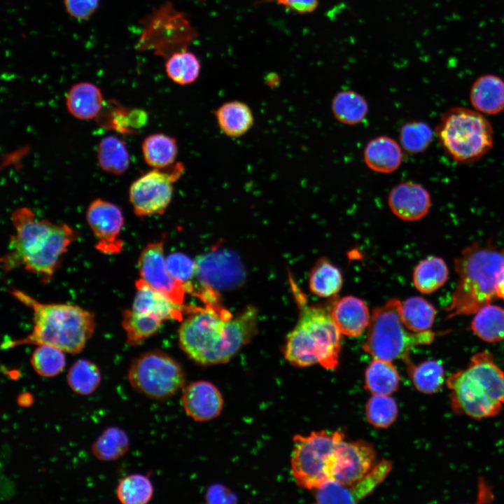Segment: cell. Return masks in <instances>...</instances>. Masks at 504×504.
Returning a JSON list of instances; mask_svg holds the SVG:
<instances>
[{
    "instance_id": "obj_1",
    "label": "cell",
    "mask_w": 504,
    "mask_h": 504,
    "mask_svg": "<svg viewBox=\"0 0 504 504\" xmlns=\"http://www.w3.org/2000/svg\"><path fill=\"white\" fill-rule=\"evenodd\" d=\"M204 303L182 322L179 345L197 364L227 363L257 334L258 309L250 305L233 316L220 300Z\"/></svg>"
},
{
    "instance_id": "obj_2",
    "label": "cell",
    "mask_w": 504,
    "mask_h": 504,
    "mask_svg": "<svg viewBox=\"0 0 504 504\" xmlns=\"http://www.w3.org/2000/svg\"><path fill=\"white\" fill-rule=\"evenodd\" d=\"M15 233L1 258L2 269L8 272L22 266L48 283L59 267L77 233L65 223H53L38 218L27 207L15 210L11 215Z\"/></svg>"
},
{
    "instance_id": "obj_3",
    "label": "cell",
    "mask_w": 504,
    "mask_h": 504,
    "mask_svg": "<svg viewBox=\"0 0 504 504\" xmlns=\"http://www.w3.org/2000/svg\"><path fill=\"white\" fill-rule=\"evenodd\" d=\"M10 293L32 310L34 326L26 337L4 342L2 349L25 344L50 345L76 354L92 336L96 324L91 312L74 304L42 303L18 289H12Z\"/></svg>"
},
{
    "instance_id": "obj_4",
    "label": "cell",
    "mask_w": 504,
    "mask_h": 504,
    "mask_svg": "<svg viewBox=\"0 0 504 504\" xmlns=\"http://www.w3.org/2000/svg\"><path fill=\"white\" fill-rule=\"evenodd\" d=\"M289 282L298 307L297 323L288 335L283 349L285 359L296 367L319 364L334 370L339 363L341 333L330 313V309L311 305L306 295L289 274Z\"/></svg>"
},
{
    "instance_id": "obj_5",
    "label": "cell",
    "mask_w": 504,
    "mask_h": 504,
    "mask_svg": "<svg viewBox=\"0 0 504 504\" xmlns=\"http://www.w3.org/2000/svg\"><path fill=\"white\" fill-rule=\"evenodd\" d=\"M454 269L458 281L445 308L449 319L475 314L496 298L498 282L504 269V245L474 241L455 258Z\"/></svg>"
},
{
    "instance_id": "obj_6",
    "label": "cell",
    "mask_w": 504,
    "mask_h": 504,
    "mask_svg": "<svg viewBox=\"0 0 504 504\" xmlns=\"http://www.w3.org/2000/svg\"><path fill=\"white\" fill-rule=\"evenodd\" d=\"M453 412L475 419L497 415L504 403V371L486 351L475 354L465 369L446 380Z\"/></svg>"
},
{
    "instance_id": "obj_7",
    "label": "cell",
    "mask_w": 504,
    "mask_h": 504,
    "mask_svg": "<svg viewBox=\"0 0 504 504\" xmlns=\"http://www.w3.org/2000/svg\"><path fill=\"white\" fill-rule=\"evenodd\" d=\"M435 132L446 155L459 164L480 160L493 146V130L484 114L457 106L441 116Z\"/></svg>"
},
{
    "instance_id": "obj_8",
    "label": "cell",
    "mask_w": 504,
    "mask_h": 504,
    "mask_svg": "<svg viewBox=\"0 0 504 504\" xmlns=\"http://www.w3.org/2000/svg\"><path fill=\"white\" fill-rule=\"evenodd\" d=\"M400 307L399 300L391 298L373 310L363 347L374 358L407 363L414 347L430 344L435 340L436 333L430 330H409L402 322Z\"/></svg>"
},
{
    "instance_id": "obj_9",
    "label": "cell",
    "mask_w": 504,
    "mask_h": 504,
    "mask_svg": "<svg viewBox=\"0 0 504 504\" xmlns=\"http://www.w3.org/2000/svg\"><path fill=\"white\" fill-rule=\"evenodd\" d=\"M344 439V434L339 430L314 431L308 435L294 436L290 468L299 486L316 490L332 480L335 451Z\"/></svg>"
},
{
    "instance_id": "obj_10",
    "label": "cell",
    "mask_w": 504,
    "mask_h": 504,
    "mask_svg": "<svg viewBox=\"0 0 504 504\" xmlns=\"http://www.w3.org/2000/svg\"><path fill=\"white\" fill-rule=\"evenodd\" d=\"M127 378L135 391L154 400L174 395L186 382L181 365L160 350L146 351L133 359Z\"/></svg>"
},
{
    "instance_id": "obj_11",
    "label": "cell",
    "mask_w": 504,
    "mask_h": 504,
    "mask_svg": "<svg viewBox=\"0 0 504 504\" xmlns=\"http://www.w3.org/2000/svg\"><path fill=\"white\" fill-rule=\"evenodd\" d=\"M184 172L180 162L167 169H153L141 175L131 185L130 203L139 217L162 214L170 204L174 184Z\"/></svg>"
},
{
    "instance_id": "obj_12",
    "label": "cell",
    "mask_w": 504,
    "mask_h": 504,
    "mask_svg": "<svg viewBox=\"0 0 504 504\" xmlns=\"http://www.w3.org/2000/svg\"><path fill=\"white\" fill-rule=\"evenodd\" d=\"M195 262V277L202 288L219 293L237 289L246 281V272L240 257L229 248H212L197 257Z\"/></svg>"
},
{
    "instance_id": "obj_13",
    "label": "cell",
    "mask_w": 504,
    "mask_h": 504,
    "mask_svg": "<svg viewBox=\"0 0 504 504\" xmlns=\"http://www.w3.org/2000/svg\"><path fill=\"white\" fill-rule=\"evenodd\" d=\"M164 238L148 243L141 251L137 261L140 278L162 292L174 303L183 305L186 295L192 291L190 283L175 279L169 272L164 253Z\"/></svg>"
},
{
    "instance_id": "obj_14",
    "label": "cell",
    "mask_w": 504,
    "mask_h": 504,
    "mask_svg": "<svg viewBox=\"0 0 504 504\" xmlns=\"http://www.w3.org/2000/svg\"><path fill=\"white\" fill-rule=\"evenodd\" d=\"M86 220L97 239L95 248L106 255L122 251L123 241L120 238L124 217L120 207L108 201L97 199L86 211Z\"/></svg>"
},
{
    "instance_id": "obj_15",
    "label": "cell",
    "mask_w": 504,
    "mask_h": 504,
    "mask_svg": "<svg viewBox=\"0 0 504 504\" xmlns=\"http://www.w3.org/2000/svg\"><path fill=\"white\" fill-rule=\"evenodd\" d=\"M377 463V453L371 443L344 439L335 451L332 480L344 484L354 483L368 474Z\"/></svg>"
},
{
    "instance_id": "obj_16",
    "label": "cell",
    "mask_w": 504,
    "mask_h": 504,
    "mask_svg": "<svg viewBox=\"0 0 504 504\" xmlns=\"http://www.w3.org/2000/svg\"><path fill=\"white\" fill-rule=\"evenodd\" d=\"M392 468L388 460H382L362 479L349 484L330 480L316 489L318 503H356L372 493L388 476Z\"/></svg>"
},
{
    "instance_id": "obj_17",
    "label": "cell",
    "mask_w": 504,
    "mask_h": 504,
    "mask_svg": "<svg viewBox=\"0 0 504 504\" xmlns=\"http://www.w3.org/2000/svg\"><path fill=\"white\" fill-rule=\"evenodd\" d=\"M181 403L186 414L192 419L207 421L220 414L224 401L216 385L200 380L183 388Z\"/></svg>"
},
{
    "instance_id": "obj_18",
    "label": "cell",
    "mask_w": 504,
    "mask_h": 504,
    "mask_svg": "<svg viewBox=\"0 0 504 504\" xmlns=\"http://www.w3.org/2000/svg\"><path fill=\"white\" fill-rule=\"evenodd\" d=\"M388 204L399 218L405 221H416L424 218L429 211L431 197L422 185L405 181L395 186L388 195Z\"/></svg>"
},
{
    "instance_id": "obj_19",
    "label": "cell",
    "mask_w": 504,
    "mask_h": 504,
    "mask_svg": "<svg viewBox=\"0 0 504 504\" xmlns=\"http://www.w3.org/2000/svg\"><path fill=\"white\" fill-rule=\"evenodd\" d=\"M135 287L136 293L132 309L155 316L163 322L167 320L181 321L185 313L189 314L195 309V307L191 305L174 303L141 278L135 281Z\"/></svg>"
},
{
    "instance_id": "obj_20",
    "label": "cell",
    "mask_w": 504,
    "mask_h": 504,
    "mask_svg": "<svg viewBox=\"0 0 504 504\" xmlns=\"http://www.w3.org/2000/svg\"><path fill=\"white\" fill-rule=\"evenodd\" d=\"M332 319L341 334L358 337L368 327L370 314L366 303L355 296L337 298L331 304Z\"/></svg>"
},
{
    "instance_id": "obj_21",
    "label": "cell",
    "mask_w": 504,
    "mask_h": 504,
    "mask_svg": "<svg viewBox=\"0 0 504 504\" xmlns=\"http://www.w3.org/2000/svg\"><path fill=\"white\" fill-rule=\"evenodd\" d=\"M363 159L371 170L389 174L397 170L402 162V147L389 136H379L368 142L363 150Z\"/></svg>"
},
{
    "instance_id": "obj_22",
    "label": "cell",
    "mask_w": 504,
    "mask_h": 504,
    "mask_svg": "<svg viewBox=\"0 0 504 504\" xmlns=\"http://www.w3.org/2000/svg\"><path fill=\"white\" fill-rule=\"evenodd\" d=\"M470 102L474 109L486 115H496L504 110V80L486 74L473 83Z\"/></svg>"
},
{
    "instance_id": "obj_23",
    "label": "cell",
    "mask_w": 504,
    "mask_h": 504,
    "mask_svg": "<svg viewBox=\"0 0 504 504\" xmlns=\"http://www.w3.org/2000/svg\"><path fill=\"white\" fill-rule=\"evenodd\" d=\"M103 103L104 99L100 89L89 82L74 84L66 97L69 112L80 120H91L98 116Z\"/></svg>"
},
{
    "instance_id": "obj_24",
    "label": "cell",
    "mask_w": 504,
    "mask_h": 504,
    "mask_svg": "<svg viewBox=\"0 0 504 504\" xmlns=\"http://www.w3.org/2000/svg\"><path fill=\"white\" fill-rule=\"evenodd\" d=\"M214 114L220 130L231 138L243 136L254 123V116L249 106L237 100L224 102L214 111Z\"/></svg>"
},
{
    "instance_id": "obj_25",
    "label": "cell",
    "mask_w": 504,
    "mask_h": 504,
    "mask_svg": "<svg viewBox=\"0 0 504 504\" xmlns=\"http://www.w3.org/2000/svg\"><path fill=\"white\" fill-rule=\"evenodd\" d=\"M146 163L153 169H163L176 163L178 153L176 139L164 133H155L145 138L141 146Z\"/></svg>"
},
{
    "instance_id": "obj_26",
    "label": "cell",
    "mask_w": 504,
    "mask_h": 504,
    "mask_svg": "<svg viewBox=\"0 0 504 504\" xmlns=\"http://www.w3.org/2000/svg\"><path fill=\"white\" fill-rule=\"evenodd\" d=\"M472 332L482 340L495 343L504 340V308L486 304L475 313L470 325Z\"/></svg>"
},
{
    "instance_id": "obj_27",
    "label": "cell",
    "mask_w": 504,
    "mask_h": 504,
    "mask_svg": "<svg viewBox=\"0 0 504 504\" xmlns=\"http://www.w3.org/2000/svg\"><path fill=\"white\" fill-rule=\"evenodd\" d=\"M400 382L391 361L374 358L365 372V388L372 395L390 396L398 390Z\"/></svg>"
},
{
    "instance_id": "obj_28",
    "label": "cell",
    "mask_w": 504,
    "mask_h": 504,
    "mask_svg": "<svg viewBox=\"0 0 504 504\" xmlns=\"http://www.w3.org/2000/svg\"><path fill=\"white\" fill-rule=\"evenodd\" d=\"M342 284L341 271L326 258L318 259L309 274V289L318 297L335 296L342 288Z\"/></svg>"
},
{
    "instance_id": "obj_29",
    "label": "cell",
    "mask_w": 504,
    "mask_h": 504,
    "mask_svg": "<svg viewBox=\"0 0 504 504\" xmlns=\"http://www.w3.org/2000/svg\"><path fill=\"white\" fill-rule=\"evenodd\" d=\"M331 110L337 121L354 125L365 119L369 106L361 94L354 90H345L335 95L331 102Z\"/></svg>"
},
{
    "instance_id": "obj_30",
    "label": "cell",
    "mask_w": 504,
    "mask_h": 504,
    "mask_svg": "<svg viewBox=\"0 0 504 504\" xmlns=\"http://www.w3.org/2000/svg\"><path fill=\"white\" fill-rule=\"evenodd\" d=\"M449 276L445 261L437 256H430L419 262L413 272L415 288L424 294L435 292L442 287Z\"/></svg>"
},
{
    "instance_id": "obj_31",
    "label": "cell",
    "mask_w": 504,
    "mask_h": 504,
    "mask_svg": "<svg viewBox=\"0 0 504 504\" xmlns=\"http://www.w3.org/2000/svg\"><path fill=\"white\" fill-rule=\"evenodd\" d=\"M400 314L403 323L409 330L421 332L430 330L436 310L426 299L412 296L401 302Z\"/></svg>"
},
{
    "instance_id": "obj_32",
    "label": "cell",
    "mask_w": 504,
    "mask_h": 504,
    "mask_svg": "<svg viewBox=\"0 0 504 504\" xmlns=\"http://www.w3.org/2000/svg\"><path fill=\"white\" fill-rule=\"evenodd\" d=\"M163 321L151 315L130 309L122 312V326L126 334V342L137 346L155 335Z\"/></svg>"
},
{
    "instance_id": "obj_33",
    "label": "cell",
    "mask_w": 504,
    "mask_h": 504,
    "mask_svg": "<svg viewBox=\"0 0 504 504\" xmlns=\"http://www.w3.org/2000/svg\"><path fill=\"white\" fill-rule=\"evenodd\" d=\"M406 365L412 383L419 391L432 394L440 389L444 382V369L440 361L426 360L414 365L410 360Z\"/></svg>"
},
{
    "instance_id": "obj_34",
    "label": "cell",
    "mask_w": 504,
    "mask_h": 504,
    "mask_svg": "<svg viewBox=\"0 0 504 504\" xmlns=\"http://www.w3.org/2000/svg\"><path fill=\"white\" fill-rule=\"evenodd\" d=\"M97 160L100 167L113 174H122L129 167L130 155L122 141L108 136L102 139L97 147Z\"/></svg>"
},
{
    "instance_id": "obj_35",
    "label": "cell",
    "mask_w": 504,
    "mask_h": 504,
    "mask_svg": "<svg viewBox=\"0 0 504 504\" xmlns=\"http://www.w3.org/2000/svg\"><path fill=\"white\" fill-rule=\"evenodd\" d=\"M130 440L121 428L108 427L91 446L92 455L102 461H113L122 457L129 450Z\"/></svg>"
},
{
    "instance_id": "obj_36",
    "label": "cell",
    "mask_w": 504,
    "mask_h": 504,
    "mask_svg": "<svg viewBox=\"0 0 504 504\" xmlns=\"http://www.w3.org/2000/svg\"><path fill=\"white\" fill-rule=\"evenodd\" d=\"M200 69L201 64L197 56L186 49L169 55L165 63L169 78L181 85L194 83L200 75Z\"/></svg>"
},
{
    "instance_id": "obj_37",
    "label": "cell",
    "mask_w": 504,
    "mask_h": 504,
    "mask_svg": "<svg viewBox=\"0 0 504 504\" xmlns=\"http://www.w3.org/2000/svg\"><path fill=\"white\" fill-rule=\"evenodd\" d=\"M102 380L98 366L87 359H79L69 368L66 382L70 388L76 393L88 396L94 393Z\"/></svg>"
},
{
    "instance_id": "obj_38",
    "label": "cell",
    "mask_w": 504,
    "mask_h": 504,
    "mask_svg": "<svg viewBox=\"0 0 504 504\" xmlns=\"http://www.w3.org/2000/svg\"><path fill=\"white\" fill-rule=\"evenodd\" d=\"M153 495L152 482L141 474L126 476L120 481L116 490L117 498L122 504H146Z\"/></svg>"
},
{
    "instance_id": "obj_39",
    "label": "cell",
    "mask_w": 504,
    "mask_h": 504,
    "mask_svg": "<svg viewBox=\"0 0 504 504\" xmlns=\"http://www.w3.org/2000/svg\"><path fill=\"white\" fill-rule=\"evenodd\" d=\"M434 136L431 127L423 121H410L404 124L400 130L401 147L410 154L425 151L430 145Z\"/></svg>"
},
{
    "instance_id": "obj_40",
    "label": "cell",
    "mask_w": 504,
    "mask_h": 504,
    "mask_svg": "<svg viewBox=\"0 0 504 504\" xmlns=\"http://www.w3.org/2000/svg\"><path fill=\"white\" fill-rule=\"evenodd\" d=\"M30 363L41 377H53L64 370L66 361L61 349L50 345H38L31 356Z\"/></svg>"
},
{
    "instance_id": "obj_41",
    "label": "cell",
    "mask_w": 504,
    "mask_h": 504,
    "mask_svg": "<svg viewBox=\"0 0 504 504\" xmlns=\"http://www.w3.org/2000/svg\"><path fill=\"white\" fill-rule=\"evenodd\" d=\"M368 422L375 428H386L396 420L398 408L395 400L387 395H372L365 405Z\"/></svg>"
},
{
    "instance_id": "obj_42",
    "label": "cell",
    "mask_w": 504,
    "mask_h": 504,
    "mask_svg": "<svg viewBox=\"0 0 504 504\" xmlns=\"http://www.w3.org/2000/svg\"><path fill=\"white\" fill-rule=\"evenodd\" d=\"M166 264L170 274L177 280L186 284L196 275V262L181 252H174L166 258Z\"/></svg>"
},
{
    "instance_id": "obj_43",
    "label": "cell",
    "mask_w": 504,
    "mask_h": 504,
    "mask_svg": "<svg viewBox=\"0 0 504 504\" xmlns=\"http://www.w3.org/2000/svg\"><path fill=\"white\" fill-rule=\"evenodd\" d=\"M66 12L79 20H88L95 12L99 0H64Z\"/></svg>"
},
{
    "instance_id": "obj_44",
    "label": "cell",
    "mask_w": 504,
    "mask_h": 504,
    "mask_svg": "<svg viewBox=\"0 0 504 504\" xmlns=\"http://www.w3.org/2000/svg\"><path fill=\"white\" fill-rule=\"evenodd\" d=\"M287 9L305 14L314 12L318 6V0H273Z\"/></svg>"
},
{
    "instance_id": "obj_45",
    "label": "cell",
    "mask_w": 504,
    "mask_h": 504,
    "mask_svg": "<svg viewBox=\"0 0 504 504\" xmlns=\"http://www.w3.org/2000/svg\"><path fill=\"white\" fill-rule=\"evenodd\" d=\"M32 396L29 393H22L17 398V402L21 407H29L33 403Z\"/></svg>"
},
{
    "instance_id": "obj_46",
    "label": "cell",
    "mask_w": 504,
    "mask_h": 504,
    "mask_svg": "<svg viewBox=\"0 0 504 504\" xmlns=\"http://www.w3.org/2000/svg\"><path fill=\"white\" fill-rule=\"evenodd\" d=\"M496 298L504 300V269L503 270L496 289Z\"/></svg>"
}]
</instances>
